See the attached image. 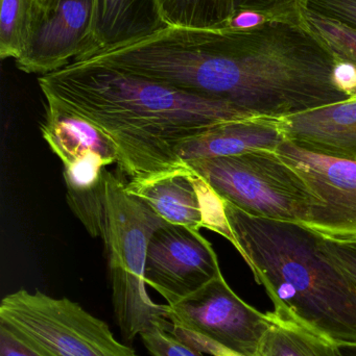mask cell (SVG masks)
<instances>
[{"instance_id": "cell-1", "label": "cell", "mask_w": 356, "mask_h": 356, "mask_svg": "<svg viewBox=\"0 0 356 356\" xmlns=\"http://www.w3.org/2000/svg\"><path fill=\"white\" fill-rule=\"evenodd\" d=\"M112 62L119 70L253 117L281 119L349 99L336 81L339 60L304 23L167 26L117 48Z\"/></svg>"}, {"instance_id": "cell-2", "label": "cell", "mask_w": 356, "mask_h": 356, "mask_svg": "<svg viewBox=\"0 0 356 356\" xmlns=\"http://www.w3.org/2000/svg\"><path fill=\"white\" fill-rule=\"evenodd\" d=\"M45 99L70 108L116 146L130 180L183 166L181 142L217 123L250 118L224 102L200 97L98 63L72 62L38 79Z\"/></svg>"}, {"instance_id": "cell-3", "label": "cell", "mask_w": 356, "mask_h": 356, "mask_svg": "<svg viewBox=\"0 0 356 356\" xmlns=\"http://www.w3.org/2000/svg\"><path fill=\"white\" fill-rule=\"evenodd\" d=\"M223 204L233 246L265 286L273 313L334 345H356V291L324 254L319 236L300 224Z\"/></svg>"}, {"instance_id": "cell-4", "label": "cell", "mask_w": 356, "mask_h": 356, "mask_svg": "<svg viewBox=\"0 0 356 356\" xmlns=\"http://www.w3.org/2000/svg\"><path fill=\"white\" fill-rule=\"evenodd\" d=\"M167 223L148 204L127 192L125 182L107 175V221L104 238L115 318L127 342L160 326L169 330L165 305L146 293L144 268L148 242Z\"/></svg>"}, {"instance_id": "cell-5", "label": "cell", "mask_w": 356, "mask_h": 356, "mask_svg": "<svg viewBox=\"0 0 356 356\" xmlns=\"http://www.w3.org/2000/svg\"><path fill=\"white\" fill-rule=\"evenodd\" d=\"M186 165L219 198L255 217L305 225L322 207L319 197L277 152L255 150Z\"/></svg>"}, {"instance_id": "cell-6", "label": "cell", "mask_w": 356, "mask_h": 356, "mask_svg": "<svg viewBox=\"0 0 356 356\" xmlns=\"http://www.w3.org/2000/svg\"><path fill=\"white\" fill-rule=\"evenodd\" d=\"M0 325L42 356H138L70 299L19 290L2 299Z\"/></svg>"}, {"instance_id": "cell-7", "label": "cell", "mask_w": 356, "mask_h": 356, "mask_svg": "<svg viewBox=\"0 0 356 356\" xmlns=\"http://www.w3.org/2000/svg\"><path fill=\"white\" fill-rule=\"evenodd\" d=\"M169 332L210 356H261L273 324L242 300L223 275L173 305H165Z\"/></svg>"}, {"instance_id": "cell-8", "label": "cell", "mask_w": 356, "mask_h": 356, "mask_svg": "<svg viewBox=\"0 0 356 356\" xmlns=\"http://www.w3.org/2000/svg\"><path fill=\"white\" fill-rule=\"evenodd\" d=\"M221 275L217 253L200 230L171 223L155 230L146 250L144 280L167 305L180 302Z\"/></svg>"}, {"instance_id": "cell-9", "label": "cell", "mask_w": 356, "mask_h": 356, "mask_svg": "<svg viewBox=\"0 0 356 356\" xmlns=\"http://www.w3.org/2000/svg\"><path fill=\"white\" fill-rule=\"evenodd\" d=\"M277 154L309 184L322 207L305 228L338 244L356 243V161L314 154L288 141Z\"/></svg>"}, {"instance_id": "cell-10", "label": "cell", "mask_w": 356, "mask_h": 356, "mask_svg": "<svg viewBox=\"0 0 356 356\" xmlns=\"http://www.w3.org/2000/svg\"><path fill=\"white\" fill-rule=\"evenodd\" d=\"M95 0L39 2L24 51L16 62L25 73L45 75L79 60L89 49Z\"/></svg>"}, {"instance_id": "cell-11", "label": "cell", "mask_w": 356, "mask_h": 356, "mask_svg": "<svg viewBox=\"0 0 356 356\" xmlns=\"http://www.w3.org/2000/svg\"><path fill=\"white\" fill-rule=\"evenodd\" d=\"M286 141L314 154L356 161V98L279 119Z\"/></svg>"}, {"instance_id": "cell-12", "label": "cell", "mask_w": 356, "mask_h": 356, "mask_svg": "<svg viewBox=\"0 0 356 356\" xmlns=\"http://www.w3.org/2000/svg\"><path fill=\"white\" fill-rule=\"evenodd\" d=\"M286 141L279 119L250 117L217 123L181 142L176 154L182 164L206 159L238 156L255 150H272Z\"/></svg>"}, {"instance_id": "cell-13", "label": "cell", "mask_w": 356, "mask_h": 356, "mask_svg": "<svg viewBox=\"0 0 356 356\" xmlns=\"http://www.w3.org/2000/svg\"><path fill=\"white\" fill-rule=\"evenodd\" d=\"M125 188L144 201L167 223L199 230L204 228V209L198 177L187 165L129 180Z\"/></svg>"}, {"instance_id": "cell-14", "label": "cell", "mask_w": 356, "mask_h": 356, "mask_svg": "<svg viewBox=\"0 0 356 356\" xmlns=\"http://www.w3.org/2000/svg\"><path fill=\"white\" fill-rule=\"evenodd\" d=\"M167 26L159 0H95L89 49L77 60L144 39Z\"/></svg>"}, {"instance_id": "cell-15", "label": "cell", "mask_w": 356, "mask_h": 356, "mask_svg": "<svg viewBox=\"0 0 356 356\" xmlns=\"http://www.w3.org/2000/svg\"><path fill=\"white\" fill-rule=\"evenodd\" d=\"M41 133L63 166L88 154H98L109 165L118 164V152L114 143L93 123L60 102L45 99Z\"/></svg>"}, {"instance_id": "cell-16", "label": "cell", "mask_w": 356, "mask_h": 356, "mask_svg": "<svg viewBox=\"0 0 356 356\" xmlns=\"http://www.w3.org/2000/svg\"><path fill=\"white\" fill-rule=\"evenodd\" d=\"M107 166L108 163L94 154L63 166L67 203L93 238H104L106 230Z\"/></svg>"}, {"instance_id": "cell-17", "label": "cell", "mask_w": 356, "mask_h": 356, "mask_svg": "<svg viewBox=\"0 0 356 356\" xmlns=\"http://www.w3.org/2000/svg\"><path fill=\"white\" fill-rule=\"evenodd\" d=\"M273 324L265 336L261 356H339L336 345L271 312Z\"/></svg>"}, {"instance_id": "cell-18", "label": "cell", "mask_w": 356, "mask_h": 356, "mask_svg": "<svg viewBox=\"0 0 356 356\" xmlns=\"http://www.w3.org/2000/svg\"><path fill=\"white\" fill-rule=\"evenodd\" d=\"M38 0H1L0 58H20L24 51L37 14Z\"/></svg>"}, {"instance_id": "cell-19", "label": "cell", "mask_w": 356, "mask_h": 356, "mask_svg": "<svg viewBox=\"0 0 356 356\" xmlns=\"http://www.w3.org/2000/svg\"><path fill=\"white\" fill-rule=\"evenodd\" d=\"M167 26L196 29L225 27L223 0H159Z\"/></svg>"}, {"instance_id": "cell-20", "label": "cell", "mask_w": 356, "mask_h": 356, "mask_svg": "<svg viewBox=\"0 0 356 356\" xmlns=\"http://www.w3.org/2000/svg\"><path fill=\"white\" fill-rule=\"evenodd\" d=\"M304 24L325 44L340 62L356 69V29L339 21L320 16L305 8Z\"/></svg>"}, {"instance_id": "cell-21", "label": "cell", "mask_w": 356, "mask_h": 356, "mask_svg": "<svg viewBox=\"0 0 356 356\" xmlns=\"http://www.w3.org/2000/svg\"><path fill=\"white\" fill-rule=\"evenodd\" d=\"M307 0H223L225 27L236 15L253 12L263 15L269 20L304 23ZM224 27V29H225Z\"/></svg>"}, {"instance_id": "cell-22", "label": "cell", "mask_w": 356, "mask_h": 356, "mask_svg": "<svg viewBox=\"0 0 356 356\" xmlns=\"http://www.w3.org/2000/svg\"><path fill=\"white\" fill-rule=\"evenodd\" d=\"M140 338L153 356H206L160 326L146 330Z\"/></svg>"}, {"instance_id": "cell-23", "label": "cell", "mask_w": 356, "mask_h": 356, "mask_svg": "<svg viewBox=\"0 0 356 356\" xmlns=\"http://www.w3.org/2000/svg\"><path fill=\"white\" fill-rule=\"evenodd\" d=\"M307 10L356 29V0H307Z\"/></svg>"}, {"instance_id": "cell-24", "label": "cell", "mask_w": 356, "mask_h": 356, "mask_svg": "<svg viewBox=\"0 0 356 356\" xmlns=\"http://www.w3.org/2000/svg\"><path fill=\"white\" fill-rule=\"evenodd\" d=\"M320 248L324 254L344 274L356 291V250L348 245L338 244L319 236Z\"/></svg>"}, {"instance_id": "cell-25", "label": "cell", "mask_w": 356, "mask_h": 356, "mask_svg": "<svg viewBox=\"0 0 356 356\" xmlns=\"http://www.w3.org/2000/svg\"><path fill=\"white\" fill-rule=\"evenodd\" d=\"M0 356H42L0 325Z\"/></svg>"}, {"instance_id": "cell-26", "label": "cell", "mask_w": 356, "mask_h": 356, "mask_svg": "<svg viewBox=\"0 0 356 356\" xmlns=\"http://www.w3.org/2000/svg\"><path fill=\"white\" fill-rule=\"evenodd\" d=\"M339 356H356V345H336Z\"/></svg>"}, {"instance_id": "cell-27", "label": "cell", "mask_w": 356, "mask_h": 356, "mask_svg": "<svg viewBox=\"0 0 356 356\" xmlns=\"http://www.w3.org/2000/svg\"><path fill=\"white\" fill-rule=\"evenodd\" d=\"M38 1H39L41 4H45L47 3V2L49 1V0H38Z\"/></svg>"}, {"instance_id": "cell-28", "label": "cell", "mask_w": 356, "mask_h": 356, "mask_svg": "<svg viewBox=\"0 0 356 356\" xmlns=\"http://www.w3.org/2000/svg\"><path fill=\"white\" fill-rule=\"evenodd\" d=\"M347 245H348V246L353 247V248H355L356 250V243H355V244H347Z\"/></svg>"}]
</instances>
